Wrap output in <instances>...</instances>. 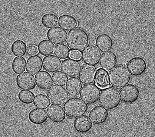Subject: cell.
I'll list each match as a JSON object with an SVG mask.
<instances>
[{
    "mask_svg": "<svg viewBox=\"0 0 155 137\" xmlns=\"http://www.w3.org/2000/svg\"><path fill=\"white\" fill-rule=\"evenodd\" d=\"M89 41L87 33L82 29H75L68 33L67 44L72 50L81 51L87 46Z\"/></svg>",
    "mask_w": 155,
    "mask_h": 137,
    "instance_id": "obj_1",
    "label": "cell"
},
{
    "mask_svg": "<svg viewBox=\"0 0 155 137\" xmlns=\"http://www.w3.org/2000/svg\"><path fill=\"white\" fill-rule=\"evenodd\" d=\"M120 92L115 88L109 87L103 89L99 99L100 104L107 110H115L121 102Z\"/></svg>",
    "mask_w": 155,
    "mask_h": 137,
    "instance_id": "obj_2",
    "label": "cell"
},
{
    "mask_svg": "<svg viewBox=\"0 0 155 137\" xmlns=\"http://www.w3.org/2000/svg\"><path fill=\"white\" fill-rule=\"evenodd\" d=\"M109 74L111 85L118 89L127 85L131 78L130 73L124 66H117L110 71Z\"/></svg>",
    "mask_w": 155,
    "mask_h": 137,
    "instance_id": "obj_3",
    "label": "cell"
},
{
    "mask_svg": "<svg viewBox=\"0 0 155 137\" xmlns=\"http://www.w3.org/2000/svg\"><path fill=\"white\" fill-rule=\"evenodd\" d=\"M88 108L87 104L78 98L70 99L64 106L66 115L68 117L73 119L84 115Z\"/></svg>",
    "mask_w": 155,
    "mask_h": 137,
    "instance_id": "obj_4",
    "label": "cell"
},
{
    "mask_svg": "<svg viewBox=\"0 0 155 137\" xmlns=\"http://www.w3.org/2000/svg\"><path fill=\"white\" fill-rule=\"evenodd\" d=\"M47 96L53 104L63 106L69 98L67 91L63 86L54 85L47 91Z\"/></svg>",
    "mask_w": 155,
    "mask_h": 137,
    "instance_id": "obj_5",
    "label": "cell"
},
{
    "mask_svg": "<svg viewBox=\"0 0 155 137\" xmlns=\"http://www.w3.org/2000/svg\"><path fill=\"white\" fill-rule=\"evenodd\" d=\"M101 54L100 50L94 45H88L83 49L81 58L86 65L95 66L100 62Z\"/></svg>",
    "mask_w": 155,
    "mask_h": 137,
    "instance_id": "obj_6",
    "label": "cell"
},
{
    "mask_svg": "<svg viewBox=\"0 0 155 137\" xmlns=\"http://www.w3.org/2000/svg\"><path fill=\"white\" fill-rule=\"evenodd\" d=\"M101 93L100 89L94 84H89L84 86L80 93V97L88 105H92L97 102Z\"/></svg>",
    "mask_w": 155,
    "mask_h": 137,
    "instance_id": "obj_7",
    "label": "cell"
},
{
    "mask_svg": "<svg viewBox=\"0 0 155 137\" xmlns=\"http://www.w3.org/2000/svg\"><path fill=\"white\" fill-rule=\"evenodd\" d=\"M127 67L132 75L139 76L146 71L147 64L143 58L136 57L129 61L127 63Z\"/></svg>",
    "mask_w": 155,
    "mask_h": 137,
    "instance_id": "obj_8",
    "label": "cell"
},
{
    "mask_svg": "<svg viewBox=\"0 0 155 137\" xmlns=\"http://www.w3.org/2000/svg\"><path fill=\"white\" fill-rule=\"evenodd\" d=\"M121 99L124 103L132 104L138 99L140 92L138 88L133 84H129L122 88L120 90Z\"/></svg>",
    "mask_w": 155,
    "mask_h": 137,
    "instance_id": "obj_9",
    "label": "cell"
},
{
    "mask_svg": "<svg viewBox=\"0 0 155 137\" xmlns=\"http://www.w3.org/2000/svg\"><path fill=\"white\" fill-rule=\"evenodd\" d=\"M82 66L77 60L72 59L65 60L62 62L61 70L68 76H77L80 73Z\"/></svg>",
    "mask_w": 155,
    "mask_h": 137,
    "instance_id": "obj_10",
    "label": "cell"
},
{
    "mask_svg": "<svg viewBox=\"0 0 155 137\" xmlns=\"http://www.w3.org/2000/svg\"><path fill=\"white\" fill-rule=\"evenodd\" d=\"M34 76L25 72L18 75L16 79V84L22 90H31L35 88L36 83Z\"/></svg>",
    "mask_w": 155,
    "mask_h": 137,
    "instance_id": "obj_11",
    "label": "cell"
},
{
    "mask_svg": "<svg viewBox=\"0 0 155 137\" xmlns=\"http://www.w3.org/2000/svg\"><path fill=\"white\" fill-rule=\"evenodd\" d=\"M68 33L64 29L59 27L52 28L48 30V39L55 45L64 43L67 39Z\"/></svg>",
    "mask_w": 155,
    "mask_h": 137,
    "instance_id": "obj_12",
    "label": "cell"
},
{
    "mask_svg": "<svg viewBox=\"0 0 155 137\" xmlns=\"http://www.w3.org/2000/svg\"><path fill=\"white\" fill-rule=\"evenodd\" d=\"M89 117L94 124L96 125H101L107 120L108 112L107 110L103 106H96L91 111Z\"/></svg>",
    "mask_w": 155,
    "mask_h": 137,
    "instance_id": "obj_13",
    "label": "cell"
},
{
    "mask_svg": "<svg viewBox=\"0 0 155 137\" xmlns=\"http://www.w3.org/2000/svg\"><path fill=\"white\" fill-rule=\"evenodd\" d=\"M47 111L48 118L53 122L60 123L65 119V113L61 106L53 104L49 106Z\"/></svg>",
    "mask_w": 155,
    "mask_h": 137,
    "instance_id": "obj_14",
    "label": "cell"
},
{
    "mask_svg": "<svg viewBox=\"0 0 155 137\" xmlns=\"http://www.w3.org/2000/svg\"><path fill=\"white\" fill-rule=\"evenodd\" d=\"M37 86L41 89H49L53 85L51 76L47 72L42 70L35 75Z\"/></svg>",
    "mask_w": 155,
    "mask_h": 137,
    "instance_id": "obj_15",
    "label": "cell"
},
{
    "mask_svg": "<svg viewBox=\"0 0 155 137\" xmlns=\"http://www.w3.org/2000/svg\"><path fill=\"white\" fill-rule=\"evenodd\" d=\"M94 83L96 86L101 89L110 87V76L107 71L102 68H99L95 73Z\"/></svg>",
    "mask_w": 155,
    "mask_h": 137,
    "instance_id": "obj_16",
    "label": "cell"
},
{
    "mask_svg": "<svg viewBox=\"0 0 155 137\" xmlns=\"http://www.w3.org/2000/svg\"><path fill=\"white\" fill-rule=\"evenodd\" d=\"M117 59L115 53L111 51L104 52L101 55L100 65L101 68L110 71L115 67Z\"/></svg>",
    "mask_w": 155,
    "mask_h": 137,
    "instance_id": "obj_17",
    "label": "cell"
},
{
    "mask_svg": "<svg viewBox=\"0 0 155 137\" xmlns=\"http://www.w3.org/2000/svg\"><path fill=\"white\" fill-rule=\"evenodd\" d=\"M43 66L48 72H56L61 69V61L54 55L48 56L43 59Z\"/></svg>",
    "mask_w": 155,
    "mask_h": 137,
    "instance_id": "obj_18",
    "label": "cell"
},
{
    "mask_svg": "<svg viewBox=\"0 0 155 137\" xmlns=\"http://www.w3.org/2000/svg\"><path fill=\"white\" fill-rule=\"evenodd\" d=\"M95 73L94 67L92 66L85 65L81 68L78 77L83 85L91 84L94 81Z\"/></svg>",
    "mask_w": 155,
    "mask_h": 137,
    "instance_id": "obj_19",
    "label": "cell"
},
{
    "mask_svg": "<svg viewBox=\"0 0 155 137\" xmlns=\"http://www.w3.org/2000/svg\"><path fill=\"white\" fill-rule=\"evenodd\" d=\"M92 123L88 117L83 115L76 118L74 123V126L76 131L80 133H86L92 127Z\"/></svg>",
    "mask_w": 155,
    "mask_h": 137,
    "instance_id": "obj_20",
    "label": "cell"
},
{
    "mask_svg": "<svg viewBox=\"0 0 155 137\" xmlns=\"http://www.w3.org/2000/svg\"><path fill=\"white\" fill-rule=\"evenodd\" d=\"M42 58L38 55L30 57L27 61L26 70L27 72L33 75L36 74L42 69Z\"/></svg>",
    "mask_w": 155,
    "mask_h": 137,
    "instance_id": "obj_21",
    "label": "cell"
},
{
    "mask_svg": "<svg viewBox=\"0 0 155 137\" xmlns=\"http://www.w3.org/2000/svg\"><path fill=\"white\" fill-rule=\"evenodd\" d=\"M66 88L70 97H75L80 94L82 84L78 78L72 77L68 79Z\"/></svg>",
    "mask_w": 155,
    "mask_h": 137,
    "instance_id": "obj_22",
    "label": "cell"
},
{
    "mask_svg": "<svg viewBox=\"0 0 155 137\" xmlns=\"http://www.w3.org/2000/svg\"><path fill=\"white\" fill-rule=\"evenodd\" d=\"M48 114L45 110L35 108L30 111L28 115L29 120L35 125H41L45 122L48 119Z\"/></svg>",
    "mask_w": 155,
    "mask_h": 137,
    "instance_id": "obj_23",
    "label": "cell"
},
{
    "mask_svg": "<svg viewBox=\"0 0 155 137\" xmlns=\"http://www.w3.org/2000/svg\"><path fill=\"white\" fill-rule=\"evenodd\" d=\"M96 46L101 52L110 51L113 47L112 39L109 35L103 34L99 35L96 40Z\"/></svg>",
    "mask_w": 155,
    "mask_h": 137,
    "instance_id": "obj_24",
    "label": "cell"
},
{
    "mask_svg": "<svg viewBox=\"0 0 155 137\" xmlns=\"http://www.w3.org/2000/svg\"><path fill=\"white\" fill-rule=\"evenodd\" d=\"M58 25L62 29L69 31L75 29L78 26L77 19L73 16L68 14H63L58 19Z\"/></svg>",
    "mask_w": 155,
    "mask_h": 137,
    "instance_id": "obj_25",
    "label": "cell"
},
{
    "mask_svg": "<svg viewBox=\"0 0 155 137\" xmlns=\"http://www.w3.org/2000/svg\"><path fill=\"white\" fill-rule=\"evenodd\" d=\"M55 46L54 44L48 40H44L39 43L38 49L40 54L43 56L52 54L54 52Z\"/></svg>",
    "mask_w": 155,
    "mask_h": 137,
    "instance_id": "obj_26",
    "label": "cell"
},
{
    "mask_svg": "<svg viewBox=\"0 0 155 137\" xmlns=\"http://www.w3.org/2000/svg\"><path fill=\"white\" fill-rule=\"evenodd\" d=\"M12 54L17 57L24 56L27 52V45L25 42L21 40H16L11 45Z\"/></svg>",
    "mask_w": 155,
    "mask_h": 137,
    "instance_id": "obj_27",
    "label": "cell"
},
{
    "mask_svg": "<svg viewBox=\"0 0 155 137\" xmlns=\"http://www.w3.org/2000/svg\"><path fill=\"white\" fill-rule=\"evenodd\" d=\"M43 26L48 29L54 28L57 26L58 23V17L52 13H48L44 15L41 19Z\"/></svg>",
    "mask_w": 155,
    "mask_h": 137,
    "instance_id": "obj_28",
    "label": "cell"
},
{
    "mask_svg": "<svg viewBox=\"0 0 155 137\" xmlns=\"http://www.w3.org/2000/svg\"><path fill=\"white\" fill-rule=\"evenodd\" d=\"M26 60L22 57L15 58L12 63V68L16 74H20L26 70Z\"/></svg>",
    "mask_w": 155,
    "mask_h": 137,
    "instance_id": "obj_29",
    "label": "cell"
},
{
    "mask_svg": "<svg viewBox=\"0 0 155 137\" xmlns=\"http://www.w3.org/2000/svg\"><path fill=\"white\" fill-rule=\"evenodd\" d=\"M34 104L35 107L37 108L45 110L49 107L51 103L46 95L39 94L35 96Z\"/></svg>",
    "mask_w": 155,
    "mask_h": 137,
    "instance_id": "obj_30",
    "label": "cell"
},
{
    "mask_svg": "<svg viewBox=\"0 0 155 137\" xmlns=\"http://www.w3.org/2000/svg\"><path fill=\"white\" fill-rule=\"evenodd\" d=\"M70 50L67 45L60 44L55 47L54 54L59 59L64 60L70 57Z\"/></svg>",
    "mask_w": 155,
    "mask_h": 137,
    "instance_id": "obj_31",
    "label": "cell"
},
{
    "mask_svg": "<svg viewBox=\"0 0 155 137\" xmlns=\"http://www.w3.org/2000/svg\"><path fill=\"white\" fill-rule=\"evenodd\" d=\"M18 97L20 101L22 103L30 104L34 101L35 95L31 91L22 90L19 92Z\"/></svg>",
    "mask_w": 155,
    "mask_h": 137,
    "instance_id": "obj_32",
    "label": "cell"
},
{
    "mask_svg": "<svg viewBox=\"0 0 155 137\" xmlns=\"http://www.w3.org/2000/svg\"><path fill=\"white\" fill-rule=\"evenodd\" d=\"M52 78L55 85L61 86H65L68 80V76L60 71L53 73Z\"/></svg>",
    "mask_w": 155,
    "mask_h": 137,
    "instance_id": "obj_33",
    "label": "cell"
},
{
    "mask_svg": "<svg viewBox=\"0 0 155 137\" xmlns=\"http://www.w3.org/2000/svg\"><path fill=\"white\" fill-rule=\"evenodd\" d=\"M38 49L35 45H31L28 47L27 50V54L29 56H34L38 53Z\"/></svg>",
    "mask_w": 155,
    "mask_h": 137,
    "instance_id": "obj_34",
    "label": "cell"
},
{
    "mask_svg": "<svg viewBox=\"0 0 155 137\" xmlns=\"http://www.w3.org/2000/svg\"><path fill=\"white\" fill-rule=\"evenodd\" d=\"M70 57L71 59L78 61L81 59V54L77 51L72 50L70 52Z\"/></svg>",
    "mask_w": 155,
    "mask_h": 137,
    "instance_id": "obj_35",
    "label": "cell"
}]
</instances>
